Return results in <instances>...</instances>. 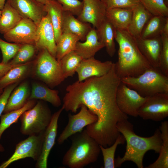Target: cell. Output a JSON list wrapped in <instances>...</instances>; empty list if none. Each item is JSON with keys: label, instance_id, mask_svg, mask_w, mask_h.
<instances>
[{"label": "cell", "instance_id": "cell-19", "mask_svg": "<svg viewBox=\"0 0 168 168\" xmlns=\"http://www.w3.org/2000/svg\"><path fill=\"white\" fill-rule=\"evenodd\" d=\"M30 94L29 82L23 81L20 83L10 94L3 113L22 108L29 100Z\"/></svg>", "mask_w": 168, "mask_h": 168}, {"label": "cell", "instance_id": "cell-7", "mask_svg": "<svg viewBox=\"0 0 168 168\" xmlns=\"http://www.w3.org/2000/svg\"><path fill=\"white\" fill-rule=\"evenodd\" d=\"M52 115L49 108L44 101H37L32 108L26 111L21 115L19 119L21 133L29 136L44 132L49 125Z\"/></svg>", "mask_w": 168, "mask_h": 168}, {"label": "cell", "instance_id": "cell-33", "mask_svg": "<svg viewBox=\"0 0 168 168\" xmlns=\"http://www.w3.org/2000/svg\"><path fill=\"white\" fill-rule=\"evenodd\" d=\"M83 59L75 51L69 52L62 58L58 62L65 78L73 76Z\"/></svg>", "mask_w": 168, "mask_h": 168}, {"label": "cell", "instance_id": "cell-47", "mask_svg": "<svg viewBox=\"0 0 168 168\" xmlns=\"http://www.w3.org/2000/svg\"><path fill=\"white\" fill-rule=\"evenodd\" d=\"M2 13V10L0 9V17Z\"/></svg>", "mask_w": 168, "mask_h": 168}, {"label": "cell", "instance_id": "cell-41", "mask_svg": "<svg viewBox=\"0 0 168 168\" xmlns=\"http://www.w3.org/2000/svg\"><path fill=\"white\" fill-rule=\"evenodd\" d=\"M21 83V82H20ZM20 83H16L5 87L0 96V117L3 113L12 91Z\"/></svg>", "mask_w": 168, "mask_h": 168}, {"label": "cell", "instance_id": "cell-43", "mask_svg": "<svg viewBox=\"0 0 168 168\" xmlns=\"http://www.w3.org/2000/svg\"><path fill=\"white\" fill-rule=\"evenodd\" d=\"M6 0H0V9L2 10L6 3Z\"/></svg>", "mask_w": 168, "mask_h": 168}, {"label": "cell", "instance_id": "cell-6", "mask_svg": "<svg viewBox=\"0 0 168 168\" xmlns=\"http://www.w3.org/2000/svg\"><path fill=\"white\" fill-rule=\"evenodd\" d=\"M39 50L36 59L32 61L30 76L53 89L65 78L56 59L46 49Z\"/></svg>", "mask_w": 168, "mask_h": 168}, {"label": "cell", "instance_id": "cell-27", "mask_svg": "<svg viewBox=\"0 0 168 168\" xmlns=\"http://www.w3.org/2000/svg\"><path fill=\"white\" fill-rule=\"evenodd\" d=\"M96 29L100 41L105 47L108 55L113 57L116 52L114 42L116 29L106 18Z\"/></svg>", "mask_w": 168, "mask_h": 168}, {"label": "cell", "instance_id": "cell-4", "mask_svg": "<svg viewBox=\"0 0 168 168\" xmlns=\"http://www.w3.org/2000/svg\"><path fill=\"white\" fill-rule=\"evenodd\" d=\"M74 135L63 156V164L70 168H83L96 161L101 151L98 143L86 129Z\"/></svg>", "mask_w": 168, "mask_h": 168}, {"label": "cell", "instance_id": "cell-38", "mask_svg": "<svg viewBox=\"0 0 168 168\" xmlns=\"http://www.w3.org/2000/svg\"><path fill=\"white\" fill-rule=\"evenodd\" d=\"M161 36L162 45L159 68L168 76V34L162 33Z\"/></svg>", "mask_w": 168, "mask_h": 168}, {"label": "cell", "instance_id": "cell-39", "mask_svg": "<svg viewBox=\"0 0 168 168\" xmlns=\"http://www.w3.org/2000/svg\"><path fill=\"white\" fill-rule=\"evenodd\" d=\"M61 5L64 12H68L73 15L78 16L81 13L83 2L79 0H56Z\"/></svg>", "mask_w": 168, "mask_h": 168}, {"label": "cell", "instance_id": "cell-31", "mask_svg": "<svg viewBox=\"0 0 168 168\" xmlns=\"http://www.w3.org/2000/svg\"><path fill=\"white\" fill-rule=\"evenodd\" d=\"M37 100H29L21 108L2 114L0 116V139L3 133L14 123H16L21 115L26 111L32 108L36 104Z\"/></svg>", "mask_w": 168, "mask_h": 168}, {"label": "cell", "instance_id": "cell-40", "mask_svg": "<svg viewBox=\"0 0 168 168\" xmlns=\"http://www.w3.org/2000/svg\"><path fill=\"white\" fill-rule=\"evenodd\" d=\"M106 10L114 8H133L140 3L139 0H101Z\"/></svg>", "mask_w": 168, "mask_h": 168}, {"label": "cell", "instance_id": "cell-10", "mask_svg": "<svg viewBox=\"0 0 168 168\" xmlns=\"http://www.w3.org/2000/svg\"><path fill=\"white\" fill-rule=\"evenodd\" d=\"M147 97L142 96L121 82L117 88L116 100L119 109L122 113L137 117L139 109Z\"/></svg>", "mask_w": 168, "mask_h": 168}, {"label": "cell", "instance_id": "cell-34", "mask_svg": "<svg viewBox=\"0 0 168 168\" xmlns=\"http://www.w3.org/2000/svg\"><path fill=\"white\" fill-rule=\"evenodd\" d=\"M125 141L123 135L121 133L117 138L114 142L110 146L105 147L100 145V151L103 156L104 168H114V157L118 146L123 144Z\"/></svg>", "mask_w": 168, "mask_h": 168}, {"label": "cell", "instance_id": "cell-35", "mask_svg": "<svg viewBox=\"0 0 168 168\" xmlns=\"http://www.w3.org/2000/svg\"><path fill=\"white\" fill-rule=\"evenodd\" d=\"M152 15L168 17V0H139Z\"/></svg>", "mask_w": 168, "mask_h": 168}, {"label": "cell", "instance_id": "cell-14", "mask_svg": "<svg viewBox=\"0 0 168 168\" xmlns=\"http://www.w3.org/2000/svg\"><path fill=\"white\" fill-rule=\"evenodd\" d=\"M35 45L37 50L46 49L56 58V43L54 29L47 13L37 25Z\"/></svg>", "mask_w": 168, "mask_h": 168}, {"label": "cell", "instance_id": "cell-24", "mask_svg": "<svg viewBox=\"0 0 168 168\" xmlns=\"http://www.w3.org/2000/svg\"><path fill=\"white\" fill-rule=\"evenodd\" d=\"M32 61L17 65L0 79V88L4 89L10 85L20 83L30 76Z\"/></svg>", "mask_w": 168, "mask_h": 168}, {"label": "cell", "instance_id": "cell-21", "mask_svg": "<svg viewBox=\"0 0 168 168\" xmlns=\"http://www.w3.org/2000/svg\"><path fill=\"white\" fill-rule=\"evenodd\" d=\"M31 86L29 100H38L47 102L56 107L61 105L58 90L51 88L44 83L38 82H33Z\"/></svg>", "mask_w": 168, "mask_h": 168}, {"label": "cell", "instance_id": "cell-46", "mask_svg": "<svg viewBox=\"0 0 168 168\" xmlns=\"http://www.w3.org/2000/svg\"><path fill=\"white\" fill-rule=\"evenodd\" d=\"M3 90V89L0 88V96Z\"/></svg>", "mask_w": 168, "mask_h": 168}, {"label": "cell", "instance_id": "cell-37", "mask_svg": "<svg viewBox=\"0 0 168 168\" xmlns=\"http://www.w3.org/2000/svg\"><path fill=\"white\" fill-rule=\"evenodd\" d=\"M21 44L6 42L0 38V49L2 55V63L7 64L15 56Z\"/></svg>", "mask_w": 168, "mask_h": 168}, {"label": "cell", "instance_id": "cell-5", "mask_svg": "<svg viewBox=\"0 0 168 168\" xmlns=\"http://www.w3.org/2000/svg\"><path fill=\"white\" fill-rule=\"evenodd\" d=\"M121 82L144 97L168 93V76L158 68L151 67L137 77L121 78Z\"/></svg>", "mask_w": 168, "mask_h": 168}, {"label": "cell", "instance_id": "cell-25", "mask_svg": "<svg viewBox=\"0 0 168 168\" xmlns=\"http://www.w3.org/2000/svg\"><path fill=\"white\" fill-rule=\"evenodd\" d=\"M132 14V8H114L106 10V18L116 30H127Z\"/></svg>", "mask_w": 168, "mask_h": 168}, {"label": "cell", "instance_id": "cell-12", "mask_svg": "<svg viewBox=\"0 0 168 168\" xmlns=\"http://www.w3.org/2000/svg\"><path fill=\"white\" fill-rule=\"evenodd\" d=\"M37 25L32 20L22 18L14 28L3 34L5 40L9 42L35 45Z\"/></svg>", "mask_w": 168, "mask_h": 168}, {"label": "cell", "instance_id": "cell-17", "mask_svg": "<svg viewBox=\"0 0 168 168\" xmlns=\"http://www.w3.org/2000/svg\"><path fill=\"white\" fill-rule=\"evenodd\" d=\"M83 7L77 18L97 29L106 19V9L101 0H83Z\"/></svg>", "mask_w": 168, "mask_h": 168}, {"label": "cell", "instance_id": "cell-42", "mask_svg": "<svg viewBox=\"0 0 168 168\" xmlns=\"http://www.w3.org/2000/svg\"><path fill=\"white\" fill-rule=\"evenodd\" d=\"M11 64L9 62L7 64L0 63V79L11 69L16 66Z\"/></svg>", "mask_w": 168, "mask_h": 168}, {"label": "cell", "instance_id": "cell-29", "mask_svg": "<svg viewBox=\"0 0 168 168\" xmlns=\"http://www.w3.org/2000/svg\"><path fill=\"white\" fill-rule=\"evenodd\" d=\"M161 132L162 144L157 159L146 168H168V122L161 123L159 128Z\"/></svg>", "mask_w": 168, "mask_h": 168}, {"label": "cell", "instance_id": "cell-26", "mask_svg": "<svg viewBox=\"0 0 168 168\" xmlns=\"http://www.w3.org/2000/svg\"><path fill=\"white\" fill-rule=\"evenodd\" d=\"M44 5L54 29L56 43L62 33L64 11L62 5L56 0H49Z\"/></svg>", "mask_w": 168, "mask_h": 168}, {"label": "cell", "instance_id": "cell-23", "mask_svg": "<svg viewBox=\"0 0 168 168\" xmlns=\"http://www.w3.org/2000/svg\"><path fill=\"white\" fill-rule=\"evenodd\" d=\"M153 16L139 3L132 8L131 21L127 31L135 38H140L144 26Z\"/></svg>", "mask_w": 168, "mask_h": 168}, {"label": "cell", "instance_id": "cell-18", "mask_svg": "<svg viewBox=\"0 0 168 168\" xmlns=\"http://www.w3.org/2000/svg\"><path fill=\"white\" fill-rule=\"evenodd\" d=\"M135 39L140 51L151 66L159 68L162 45L161 36Z\"/></svg>", "mask_w": 168, "mask_h": 168}, {"label": "cell", "instance_id": "cell-45", "mask_svg": "<svg viewBox=\"0 0 168 168\" xmlns=\"http://www.w3.org/2000/svg\"><path fill=\"white\" fill-rule=\"evenodd\" d=\"M5 151V148L0 143V152H3Z\"/></svg>", "mask_w": 168, "mask_h": 168}, {"label": "cell", "instance_id": "cell-3", "mask_svg": "<svg viewBox=\"0 0 168 168\" xmlns=\"http://www.w3.org/2000/svg\"><path fill=\"white\" fill-rule=\"evenodd\" d=\"M115 40L119 47L115 69L121 78L137 77L152 67L140 51L135 38L127 30H116Z\"/></svg>", "mask_w": 168, "mask_h": 168}, {"label": "cell", "instance_id": "cell-11", "mask_svg": "<svg viewBox=\"0 0 168 168\" xmlns=\"http://www.w3.org/2000/svg\"><path fill=\"white\" fill-rule=\"evenodd\" d=\"M80 108L77 114H68L67 124L57 140L59 144H63L69 137L82 131L85 127L97 121V116L85 105H82Z\"/></svg>", "mask_w": 168, "mask_h": 168}, {"label": "cell", "instance_id": "cell-36", "mask_svg": "<svg viewBox=\"0 0 168 168\" xmlns=\"http://www.w3.org/2000/svg\"><path fill=\"white\" fill-rule=\"evenodd\" d=\"M37 50L34 44H21L15 56L9 63L12 65H16L30 62Z\"/></svg>", "mask_w": 168, "mask_h": 168}, {"label": "cell", "instance_id": "cell-30", "mask_svg": "<svg viewBox=\"0 0 168 168\" xmlns=\"http://www.w3.org/2000/svg\"><path fill=\"white\" fill-rule=\"evenodd\" d=\"M168 17L153 16L144 26L140 38L147 39L161 36L163 33L164 25Z\"/></svg>", "mask_w": 168, "mask_h": 168}, {"label": "cell", "instance_id": "cell-8", "mask_svg": "<svg viewBox=\"0 0 168 168\" xmlns=\"http://www.w3.org/2000/svg\"><path fill=\"white\" fill-rule=\"evenodd\" d=\"M44 132L29 136L27 138L20 142L16 145L14 153L0 165V168H7L12 163L27 157L36 161L41 152Z\"/></svg>", "mask_w": 168, "mask_h": 168}, {"label": "cell", "instance_id": "cell-2", "mask_svg": "<svg viewBox=\"0 0 168 168\" xmlns=\"http://www.w3.org/2000/svg\"><path fill=\"white\" fill-rule=\"evenodd\" d=\"M117 128L124 136L126 147L123 157L118 156L114 159L115 167H120L124 162L130 161L135 163L138 168H143V158L147 152L152 150L159 153L162 140L159 128H157L151 136L143 137L135 133L133 125L128 119L118 122Z\"/></svg>", "mask_w": 168, "mask_h": 168}, {"label": "cell", "instance_id": "cell-22", "mask_svg": "<svg viewBox=\"0 0 168 168\" xmlns=\"http://www.w3.org/2000/svg\"><path fill=\"white\" fill-rule=\"evenodd\" d=\"M91 24L83 22L68 12H63L62 33H69L77 36L80 40L84 41L92 29Z\"/></svg>", "mask_w": 168, "mask_h": 168}, {"label": "cell", "instance_id": "cell-20", "mask_svg": "<svg viewBox=\"0 0 168 168\" xmlns=\"http://www.w3.org/2000/svg\"><path fill=\"white\" fill-rule=\"evenodd\" d=\"M104 47L99 40L96 28L92 27L84 42L78 41L75 51L83 59L94 57L96 53Z\"/></svg>", "mask_w": 168, "mask_h": 168}, {"label": "cell", "instance_id": "cell-1", "mask_svg": "<svg viewBox=\"0 0 168 168\" xmlns=\"http://www.w3.org/2000/svg\"><path fill=\"white\" fill-rule=\"evenodd\" d=\"M121 82L114 63L110 71L103 76L77 81L68 85L63 99L62 107L66 111L76 113L84 105L97 116V121L86 126V129L105 147L111 145L121 134L117 123L128 119L116 102L117 91Z\"/></svg>", "mask_w": 168, "mask_h": 168}, {"label": "cell", "instance_id": "cell-16", "mask_svg": "<svg viewBox=\"0 0 168 168\" xmlns=\"http://www.w3.org/2000/svg\"><path fill=\"white\" fill-rule=\"evenodd\" d=\"M22 18L29 19L37 25L47 14L45 5L36 0H7Z\"/></svg>", "mask_w": 168, "mask_h": 168}, {"label": "cell", "instance_id": "cell-13", "mask_svg": "<svg viewBox=\"0 0 168 168\" xmlns=\"http://www.w3.org/2000/svg\"><path fill=\"white\" fill-rule=\"evenodd\" d=\"M63 110L62 107L53 114L50 122L44 132L41 152L35 164L36 168L47 167L48 158L57 135L58 119Z\"/></svg>", "mask_w": 168, "mask_h": 168}, {"label": "cell", "instance_id": "cell-9", "mask_svg": "<svg viewBox=\"0 0 168 168\" xmlns=\"http://www.w3.org/2000/svg\"><path fill=\"white\" fill-rule=\"evenodd\" d=\"M138 116L144 120L160 121L168 116V93L148 97L139 109Z\"/></svg>", "mask_w": 168, "mask_h": 168}, {"label": "cell", "instance_id": "cell-32", "mask_svg": "<svg viewBox=\"0 0 168 168\" xmlns=\"http://www.w3.org/2000/svg\"><path fill=\"white\" fill-rule=\"evenodd\" d=\"M80 40L77 36L63 33L56 43V59L59 62L65 55L74 51L77 42Z\"/></svg>", "mask_w": 168, "mask_h": 168}, {"label": "cell", "instance_id": "cell-44", "mask_svg": "<svg viewBox=\"0 0 168 168\" xmlns=\"http://www.w3.org/2000/svg\"><path fill=\"white\" fill-rule=\"evenodd\" d=\"M38 2H40L44 4H45L49 0H36Z\"/></svg>", "mask_w": 168, "mask_h": 168}, {"label": "cell", "instance_id": "cell-15", "mask_svg": "<svg viewBox=\"0 0 168 168\" xmlns=\"http://www.w3.org/2000/svg\"><path fill=\"white\" fill-rule=\"evenodd\" d=\"M113 63L110 61L102 62L94 57L83 59L76 70L77 81L80 82L91 77L103 76L110 71Z\"/></svg>", "mask_w": 168, "mask_h": 168}, {"label": "cell", "instance_id": "cell-28", "mask_svg": "<svg viewBox=\"0 0 168 168\" xmlns=\"http://www.w3.org/2000/svg\"><path fill=\"white\" fill-rule=\"evenodd\" d=\"M22 19L19 13L7 0L2 10L0 17V33L4 34L16 26Z\"/></svg>", "mask_w": 168, "mask_h": 168}]
</instances>
